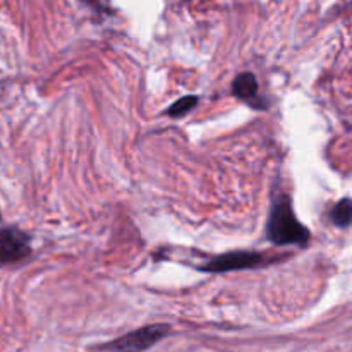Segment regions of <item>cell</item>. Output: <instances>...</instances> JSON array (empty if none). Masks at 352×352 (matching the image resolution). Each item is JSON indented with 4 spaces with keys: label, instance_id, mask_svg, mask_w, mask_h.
<instances>
[{
    "label": "cell",
    "instance_id": "3",
    "mask_svg": "<svg viewBox=\"0 0 352 352\" xmlns=\"http://www.w3.org/2000/svg\"><path fill=\"white\" fill-rule=\"evenodd\" d=\"M268 258L261 253H253V251H232L222 256L212 258L208 263L201 267L203 272L208 274H226V272L234 270H246V268L260 267V265L268 263Z\"/></svg>",
    "mask_w": 352,
    "mask_h": 352
},
{
    "label": "cell",
    "instance_id": "4",
    "mask_svg": "<svg viewBox=\"0 0 352 352\" xmlns=\"http://www.w3.org/2000/svg\"><path fill=\"white\" fill-rule=\"evenodd\" d=\"M31 253V244L28 234L16 227L0 229V265L14 263Z\"/></svg>",
    "mask_w": 352,
    "mask_h": 352
},
{
    "label": "cell",
    "instance_id": "6",
    "mask_svg": "<svg viewBox=\"0 0 352 352\" xmlns=\"http://www.w3.org/2000/svg\"><path fill=\"white\" fill-rule=\"evenodd\" d=\"M330 220L337 227H347L352 223V199L344 198L330 210Z\"/></svg>",
    "mask_w": 352,
    "mask_h": 352
},
{
    "label": "cell",
    "instance_id": "5",
    "mask_svg": "<svg viewBox=\"0 0 352 352\" xmlns=\"http://www.w3.org/2000/svg\"><path fill=\"white\" fill-rule=\"evenodd\" d=\"M232 91L237 98L244 100L250 105H253L254 109H260V107L263 109L260 96H258V81L251 72H243V74L237 76L232 85Z\"/></svg>",
    "mask_w": 352,
    "mask_h": 352
},
{
    "label": "cell",
    "instance_id": "7",
    "mask_svg": "<svg viewBox=\"0 0 352 352\" xmlns=\"http://www.w3.org/2000/svg\"><path fill=\"white\" fill-rule=\"evenodd\" d=\"M196 105H198V96H195V95L182 96L181 100H177V102H174L170 107H168L167 116L182 117V116H186V113L191 112Z\"/></svg>",
    "mask_w": 352,
    "mask_h": 352
},
{
    "label": "cell",
    "instance_id": "2",
    "mask_svg": "<svg viewBox=\"0 0 352 352\" xmlns=\"http://www.w3.org/2000/svg\"><path fill=\"white\" fill-rule=\"evenodd\" d=\"M168 332H170V327L167 323H155V325L133 330V332L105 344L102 349L109 352H143L153 347Z\"/></svg>",
    "mask_w": 352,
    "mask_h": 352
},
{
    "label": "cell",
    "instance_id": "1",
    "mask_svg": "<svg viewBox=\"0 0 352 352\" xmlns=\"http://www.w3.org/2000/svg\"><path fill=\"white\" fill-rule=\"evenodd\" d=\"M267 234L268 239L275 246H289V244L306 246L309 243V230L301 222H298L294 210H292L291 198L287 195H280L275 198L270 217H268Z\"/></svg>",
    "mask_w": 352,
    "mask_h": 352
}]
</instances>
